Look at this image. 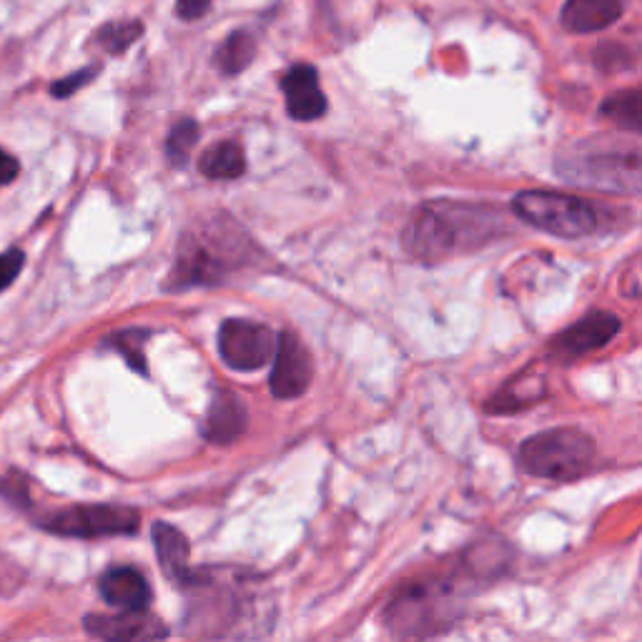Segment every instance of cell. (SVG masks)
I'll return each instance as SVG.
<instances>
[{"instance_id": "19", "label": "cell", "mask_w": 642, "mask_h": 642, "mask_svg": "<svg viewBox=\"0 0 642 642\" xmlns=\"http://www.w3.org/2000/svg\"><path fill=\"white\" fill-rule=\"evenodd\" d=\"M254 53H256L254 38L244 34V30H236V34H231L219 46V51H216V66H219L221 74L236 76L254 61Z\"/></svg>"}, {"instance_id": "18", "label": "cell", "mask_w": 642, "mask_h": 642, "mask_svg": "<svg viewBox=\"0 0 642 642\" xmlns=\"http://www.w3.org/2000/svg\"><path fill=\"white\" fill-rule=\"evenodd\" d=\"M544 397V380L542 376H529L522 374L517 380H512L508 387H504L500 395L489 399L487 412L495 414H510V412H519L535 401H540Z\"/></svg>"}, {"instance_id": "13", "label": "cell", "mask_w": 642, "mask_h": 642, "mask_svg": "<svg viewBox=\"0 0 642 642\" xmlns=\"http://www.w3.org/2000/svg\"><path fill=\"white\" fill-rule=\"evenodd\" d=\"M628 0H567L562 8V26L569 34H598L622 18Z\"/></svg>"}, {"instance_id": "21", "label": "cell", "mask_w": 642, "mask_h": 642, "mask_svg": "<svg viewBox=\"0 0 642 642\" xmlns=\"http://www.w3.org/2000/svg\"><path fill=\"white\" fill-rule=\"evenodd\" d=\"M196 141H198L196 120L191 118L179 120V124L171 128V133H168V141H166V154L171 158V164L176 166L187 164V158L191 151H194Z\"/></svg>"}, {"instance_id": "4", "label": "cell", "mask_w": 642, "mask_h": 642, "mask_svg": "<svg viewBox=\"0 0 642 642\" xmlns=\"http://www.w3.org/2000/svg\"><path fill=\"white\" fill-rule=\"evenodd\" d=\"M519 467L532 477L573 482L590 470L595 441L580 429L560 427L529 437L519 447Z\"/></svg>"}, {"instance_id": "23", "label": "cell", "mask_w": 642, "mask_h": 642, "mask_svg": "<svg viewBox=\"0 0 642 642\" xmlns=\"http://www.w3.org/2000/svg\"><path fill=\"white\" fill-rule=\"evenodd\" d=\"M146 336H149L146 332H124V334H118L114 342L108 339V344H114V347L126 357V361L136 369V372L146 374V355H143V344H146Z\"/></svg>"}, {"instance_id": "20", "label": "cell", "mask_w": 642, "mask_h": 642, "mask_svg": "<svg viewBox=\"0 0 642 642\" xmlns=\"http://www.w3.org/2000/svg\"><path fill=\"white\" fill-rule=\"evenodd\" d=\"M600 114L622 126V131L640 133L642 128V99L640 91H625L602 103Z\"/></svg>"}, {"instance_id": "11", "label": "cell", "mask_w": 642, "mask_h": 642, "mask_svg": "<svg viewBox=\"0 0 642 642\" xmlns=\"http://www.w3.org/2000/svg\"><path fill=\"white\" fill-rule=\"evenodd\" d=\"M88 635L101 640H160L168 635L164 620L146 609H124L120 615H88L86 617Z\"/></svg>"}, {"instance_id": "5", "label": "cell", "mask_w": 642, "mask_h": 642, "mask_svg": "<svg viewBox=\"0 0 642 642\" xmlns=\"http://www.w3.org/2000/svg\"><path fill=\"white\" fill-rule=\"evenodd\" d=\"M512 208L529 227L560 239H585L602 229V214L590 201L557 191H525L515 198Z\"/></svg>"}, {"instance_id": "25", "label": "cell", "mask_w": 642, "mask_h": 642, "mask_svg": "<svg viewBox=\"0 0 642 642\" xmlns=\"http://www.w3.org/2000/svg\"><path fill=\"white\" fill-rule=\"evenodd\" d=\"M93 76H95V70L86 68V70H80V74H74V76L63 78V80H59V84L53 86V95H59V99H66V95L76 93L80 86H86L88 80H91Z\"/></svg>"}, {"instance_id": "3", "label": "cell", "mask_w": 642, "mask_h": 642, "mask_svg": "<svg viewBox=\"0 0 642 642\" xmlns=\"http://www.w3.org/2000/svg\"><path fill=\"white\" fill-rule=\"evenodd\" d=\"M557 174L575 187H590L615 194L640 191V151L638 146L613 149L588 143L560 158Z\"/></svg>"}, {"instance_id": "12", "label": "cell", "mask_w": 642, "mask_h": 642, "mask_svg": "<svg viewBox=\"0 0 642 642\" xmlns=\"http://www.w3.org/2000/svg\"><path fill=\"white\" fill-rule=\"evenodd\" d=\"M281 91L286 95V111L296 120H317L326 114V95L319 88L317 68L299 63L281 78Z\"/></svg>"}, {"instance_id": "24", "label": "cell", "mask_w": 642, "mask_h": 642, "mask_svg": "<svg viewBox=\"0 0 642 642\" xmlns=\"http://www.w3.org/2000/svg\"><path fill=\"white\" fill-rule=\"evenodd\" d=\"M23 261H26V256H23V252H18V248L0 254V292H3L5 286H11L15 277L21 274Z\"/></svg>"}, {"instance_id": "1", "label": "cell", "mask_w": 642, "mask_h": 642, "mask_svg": "<svg viewBox=\"0 0 642 642\" xmlns=\"http://www.w3.org/2000/svg\"><path fill=\"white\" fill-rule=\"evenodd\" d=\"M504 216L492 206L429 201L409 219L401 241L414 259L437 264L475 252L502 231Z\"/></svg>"}, {"instance_id": "6", "label": "cell", "mask_w": 642, "mask_h": 642, "mask_svg": "<svg viewBox=\"0 0 642 642\" xmlns=\"http://www.w3.org/2000/svg\"><path fill=\"white\" fill-rule=\"evenodd\" d=\"M454 609L452 585L445 580L420 582L395 598L387 609V625L397 635H429L441 630V622L452 620Z\"/></svg>"}, {"instance_id": "26", "label": "cell", "mask_w": 642, "mask_h": 642, "mask_svg": "<svg viewBox=\"0 0 642 642\" xmlns=\"http://www.w3.org/2000/svg\"><path fill=\"white\" fill-rule=\"evenodd\" d=\"M211 8V0H176V13L183 21H196L201 15H206Z\"/></svg>"}, {"instance_id": "15", "label": "cell", "mask_w": 642, "mask_h": 642, "mask_svg": "<svg viewBox=\"0 0 642 642\" xmlns=\"http://www.w3.org/2000/svg\"><path fill=\"white\" fill-rule=\"evenodd\" d=\"M246 429V409L234 391H216L206 412L204 437L214 445H231Z\"/></svg>"}, {"instance_id": "14", "label": "cell", "mask_w": 642, "mask_h": 642, "mask_svg": "<svg viewBox=\"0 0 642 642\" xmlns=\"http://www.w3.org/2000/svg\"><path fill=\"white\" fill-rule=\"evenodd\" d=\"M154 544L160 562V569L174 585H194L196 573L191 569V552L189 542L179 529L168 522H156L154 525Z\"/></svg>"}, {"instance_id": "2", "label": "cell", "mask_w": 642, "mask_h": 642, "mask_svg": "<svg viewBox=\"0 0 642 642\" xmlns=\"http://www.w3.org/2000/svg\"><path fill=\"white\" fill-rule=\"evenodd\" d=\"M259 252L252 239L229 216L198 221L179 241L168 288L221 284L246 264H256Z\"/></svg>"}, {"instance_id": "9", "label": "cell", "mask_w": 642, "mask_h": 642, "mask_svg": "<svg viewBox=\"0 0 642 642\" xmlns=\"http://www.w3.org/2000/svg\"><path fill=\"white\" fill-rule=\"evenodd\" d=\"M314 376V361L309 349L294 332L279 336L274 349V369H271V395L277 399H296L309 389Z\"/></svg>"}, {"instance_id": "10", "label": "cell", "mask_w": 642, "mask_h": 642, "mask_svg": "<svg viewBox=\"0 0 642 642\" xmlns=\"http://www.w3.org/2000/svg\"><path fill=\"white\" fill-rule=\"evenodd\" d=\"M617 332H620V319L609 314V311H592V314L575 321L573 326L555 336L552 355L562 361H575L577 357L605 347Z\"/></svg>"}, {"instance_id": "27", "label": "cell", "mask_w": 642, "mask_h": 642, "mask_svg": "<svg viewBox=\"0 0 642 642\" xmlns=\"http://www.w3.org/2000/svg\"><path fill=\"white\" fill-rule=\"evenodd\" d=\"M18 171H21L18 160L0 149V187H3V183H11L15 176H18Z\"/></svg>"}, {"instance_id": "17", "label": "cell", "mask_w": 642, "mask_h": 642, "mask_svg": "<svg viewBox=\"0 0 642 642\" xmlns=\"http://www.w3.org/2000/svg\"><path fill=\"white\" fill-rule=\"evenodd\" d=\"M198 171L214 181H234L246 171L244 149L236 141H219L198 158Z\"/></svg>"}, {"instance_id": "16", "label": "cell", "mask_w": 642, "mask_h": 642, "mask_svg": "<svg viewBox=\"0 0 642 642\" xmlns=\"http://www.w3.org/2000/svg\"><path fill=\"white\" fill-rule=\"evenodd\" d=\"M101 598L108 605L120 609H146L151 602V588L139 569L133 567H116L108 569L99 582Z\"/></svg>"}, {"instance_id": "8", "label": "cell", "mask_w": 642, "mask_h": 642, "mask_svg": "<svg viewBox=\"0 0 642 642\" xmlns=\"http://www.w3.org/2000/svg\"><path fill=\"white\" fill-rule=\"evenodd\" d=\"M277 336L267 324L248 319H229L219 329V355L236 372H256L269 364Z\"/></svg>"}, {"instance_id": "7", "label": "cell", "mask_w": 642, "mask_h": 642, "mask_svg": "<svg viewBox=\"0 0 642 642\" xmlns=\"http://www.w3.org/2000/svg\"><path fill=\"white\" fill-rule=\"evenodd\" d=\"M139 512L131 508H118V504H76V508H66L46 517L40 525L53 535L99 540V537L131 535L139 529Z\"/></svg>"}, {"instance_id": "22", "label": "cell", "mask_w": 642, "mask_h": 642, "mask_svg": "<svg viewBox=\"0 0 642 642\" xmlns=\"http://www.w3.org/2000/svg\"><path fill=\"white\" fill-rule=\"evenodd\" d=\"M141 34H143L141 23H114V26H106L101 30L99 40L108 53H124Z\"/></svg>"}]
</instances>
